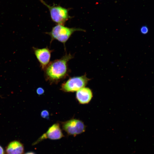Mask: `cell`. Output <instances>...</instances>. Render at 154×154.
<instances>
[{
	"instance_id": "1",
	"label": "cell",
	"mask_w": 154,
	"mask_h": 154,
	"mask_svg": "<svg viewBox=\"0 0 154 154\" xmlns=\"http://www.w3.org/2000/svg\"><path fill=\"white\" fill-rule=\"evenodd\" d=\"M73 58L70 53H66L61 58L50 62L44 71L46 80L50 84H57L65 78L69 73V61Z\"/></svg>"
},
{
	"instance_id": "2",
	"label": "cell",
	"mask_w": 154,
	"mask_h": 154,
	"mask_svg": "<svg viewBox=\"0 0 154 154\" xmlns=\"http://www.w3.org/2000/svg\"><path fill=\"white\" fill-rule=\"evenodd\" d=\"M83 31L85 30L80 28H69L63 25H57L53 27L50 32L46 33L50 37L51 42L54 40H56L63 43L65 46V44L72 35L76 31Z\"/></svg>"
},
{
	"instance_id": "3",
	"label": "cell",
	"mask_w": 154,
	"mask_h": 154,
	"mask_svg": "<svg viewBox=\"0 0 154 154\" xmlns=\"http://www.w3.org/2000/svg\"><path fill=\"white\" fill-rule=\"evenodd\" d=\"M41 2L48 9L51 19L57 25H64L65 23L71 17L69 15V9L60 5H50L43 0H40Z\"/></svg>"
},
{
	"instance_id": "4",
	"label": "cell",
	"mask_w": 154,
	"mask_h": 154,
	"mask_svg": "<svg viewBox=\"0 0 154 154\" xmlns=\"http://www.w3.org/2000/svg\"><path fill=\"white\" fill-rule=\"evenodd\" d=\"M89 80L86 74L70 77L62 84L60 89L65 92H76L85 87Z\"/></svg>"
},
{
	"instance_id": "5",
	"label": "cell",
	"mask_w": 154,
	"mask_h": 154,
	"mask_svg": "<svg viewBox=\"0 0 154 154\" xmlns=\"http://www.w3.org/2000/svg\"><path fill=\"white\" fill-rule=\"evenodd\" d=\"M62 129L69 135L74 136L85 132L86 126L82 121L73 118L61 122Z\"/></svg>"
},
{
	"instance_id": "6",
	"label": "cell",
	"mask_w": 154,
	"mask_h": 154,
	"mask_svg": "<svg viewBox=\"0 0 154 154\" xmlns=\"http://www.w3.org/2000/svg\"><path fill=\"white\" fill-rule=\"evenodd\" d=\"M64 137L60 124L58 123L54 124L50 126L47 131L40 136L33 143V145L37 144L44 139L52 140L59 139Z\"/></svg>"
},
{
	"instance_id": "7",
	"label": "cell",
	"mask_w": 154,
	"mask_h": 154,
	"mask_svg": "<svg viewBox=\"0 0 154 154\" xmlns=\"http://www.w3.org/2000/svg\"><path fill=\"white\" fill-rule=\"evenodd\" d=\"M33 48L41 69L44 70L50 62L52 50L48 47L39 48L33 47Z\"/></svg>"
},
{
	"instance_id": "8",
	"label": "cell",
	"mask_w": 154,
	"mask_h": 154,
	"mask_svg": "<svg viewBox=\"0 0 154 154\" xmlns=\"http://www.w3.org/2000/svg\"><path fill=\"white\" fill-rule=\"evenodd\" d=\"M93 97L92 92L89 88L84 87L76 91V99L81 104L89 103Z\"/></svg>"
},
{
	"instance_id": "9",
	"label": "cell",
	"mask_w": 154,
	"mask_h": 154,
	"mask_svg": "<svg viewBox=\"0 0 154 154\" xmlns=\"http://www.w3.org/2000/svg\"><path fill=\"white\" fill-rule=\"evenodd\" d=\"M24 147L20 142L14 140L9 143L6 147V154H23Z\"/></svg>"
},
{
	"instance_id": "10",
	"label": "cell",
	"mask_w": 154,
	"mask_h": 154,
	"mask_svg": "<svg viewBox=\"0 0 154 154\" xmlns=\"http://www.w3.org/2000/svg\"><path fill=\"white\" fill-rule=\"evenodd\" d=\"M49 115V112L47 110H43L41 112V116L44 118L48 119Z\"/></svg>"
},
{
	"instance_id": "11",
	"label": "cell",
	"mask_w": 154,
	"mask_h": 154,
	"mask_svg": "<svg viewBox=\"0 0 154 154\" xmlns=\"http://www.w3.org/2000/svg\"><path fill=\"white\" fill-rule=\"evenodd\" d=\"M149 29L148 27L145 25L142 26L140 29V31L143 34H146L148 32Z\"/></svg>"
},
{
	"instance_id": "12",
	"label": "cell",
	"mask_w": 154,
	"mask_h": 154,
	"mask_svg": "<svg viewBox=\"0 0 154 154\" xmlns=\"http://www.w3.org/2000/svg\"><path fill=\"white\" fill-rule=\"evenodd\" d=\"M44 92V90L43 88L42 87H38L37 89V93L38 95L42 94Z\"/></svg>"
},
{
	"instance_id": "13",
	"label": "cell",
	"mask_w": 154,
	"mask_h": 154,
	"mask_svg": "<svg viewBox=\"0 0 154 154\" xmlns=\"http://www.w3.org/2000/svg\"><path fill=\"white\" fill-rule=\"evenodd\" d=\"M0 154H5L3 148L0 145Z\"/></svg>"
},
{
	"instance_id": "14",
	"label": "cell",
	"mask_w": 154,
	"mask_h": 154,
	"mask_svg": "<svg viewBox=\"0 0 154 154\" xmlns=\"http://www.w3.org/2000/svg\"><path fill=\"white\" fill-rule=\"evenodd\" d=\"M25 154H36L34 152L30 151L27 152L25 153Z\"/></svg>"
}]
</instances>
